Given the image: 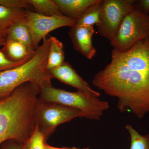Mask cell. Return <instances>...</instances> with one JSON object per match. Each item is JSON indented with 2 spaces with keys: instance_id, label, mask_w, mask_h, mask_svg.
<instances>
[{
  "instance_id": "8fae6325",
  "label": "cell",
  "mask_w": 149,
  "mask_h": 149,
  "mask_svg": "<svg viewBox=\"0 0 149 149\" xmlns=\"http://www.w3.org/2000/svg\"><path fill=\"white\" fill-rule=\"evenodd\" d=\"M0 51L9 60L21 62L29 60L34 56V52L29 51L26 46L16 40L6 38L4 44Z\"/></svg>"
},
{
  "instance_id": "52a82bcc",
  "label": "cell",
  "mask_w": 149,
  "mask_h": 149,
  "mask_svg": "<svg viewBox=\"0 0 149 149\" xmlns=\"http://www.w3.org/2000/svg\"><path fill=\"white\" fill-rule=\"evenodd\" d=\"M136 0H102L98 32L111 42L125 16L136 8Z\"/></svg>"
},
{
  "instance_id": "30bf717a",
  "label": "cell",
  "mask_w": 149,
  "mask_h": 149,
  "mask_svg": "<svg viewBox=\"0 0 149 149\" xmlns=\"http://www.w3.org/2000/svg\"><path fill=\"white\" fill-rule=\"evenodd\" d=\"M94 32L93 27L76 24L70 27L69 32L74 49L88 59L93 58L96 52L92 43Z\"/></svg>"
},
{
  "instance_id": "7a4b0ae2",
  "label": "cell",
  "mask_w": 149,
  "mask_h": 149,
  "mask_svg": "<svg viewBox=\"0 0 149 149\" xmlns=\"http://www.w3.org/2000/svg\"><path fill=\"white\" fill-rule=\"evenodd\" d=\"M41 90L26 82L0 100V145L9 140L24 144L35 127V110Z\"/></svg>"
},
{
  "instance_id": "9c48e42d",
  "label": "cell",
  "mask_w": 149,
  "mask_h": 149,
  "mask_svg": "<svg viewBox=\"0 0 149 149\" xmlns=\"http://www.w3.org/2000/svg\"><path fill=\"white\" fill-rule=\"evenodd\" d=\"M48 71L52 78H56L62 83L74 87L78 91L85 92L97 97L100 96V93L91 88L68 62L64 61L59 66Z\"/></svg>"
},
{
  "instance_id": "2e32d148",
  "label": "cell",
  "mask_w": 149,
  "mask_h": 149,
  "mask_svg": "<svg viewBox=\"0 0 149 149\" xmlns=\"http://www.w3.org/2000/svg\"><path fill=\"white\" fill-rule=\"evenodd\" d=\"M25 1L39 14L48 16L64 15L54 0H25Z\"/></svg>"
},
{
  "instance_id": "6da1fadb",
  "label": "cell",
  "mask_w": 149,
  "mask_h": 149,
  "mask_svg": "<svg viewBox=\"0 0 149 149\" xmlns=\"http://www.w3.org/2000/svg\"><path fill=\"white\" fill-rule=\"evenodd\" d=\"M92 83L117 99L120 112L143 118L149 113V36L125 52L113 49L110 62L96 73Z\"/></svg>"
},
{
  "instance_id": "7402d4cb",
  "label": "cell",
  "mask_w": 149,
  "mask_h": 149,
  "mask_svg": "<svg viewBox=\"0 0 149 149\" xmlns=\"http://www.w3.org/2000/svg\"><path fill=\"white\" fill-rule=\"evenodd\" d=\"M0 149H23V144L13 140H9L2 144Z\"/></svg>"
},
{
  "instance_id": "4fadbf2b",
  "label": "cell",
  "mask_w": 149,
  "mask_h": 149,
  "mask_svg": "<svg viewBox=\"0 0 149 149\" xmlns=\"http://www.w3.org/2000/svg\"><path fill=\"white\" fill-rule=\"evenodd\" d=\"M25 19V18H24ZM10 38L21 43L31 52L37 49L31 32L24 19L11 26L6 31V38Z\"/></svg>"
},
{
  "instance_id": "ba28073f",
  "label": "cell",
  "mask_w": 149,
  "mask_h": 149,
  "mask_svg": "<svg viewBox=\"0 0 149 149\" xmlns=\"http://www.w3.org/2000/svg\"><path fill=\"white\" fill-rule=\"evenodd\" d=\"M25 22L32 34L36 48L50 32L62 27H72L77 20L65 15L48 16L26 10Z\"/></svg>"
},
{
  "instance_id": "603a6c76",
  "label": "cell",
  "mask_w": 149,
  "mask_h": 149,
  "mask_svg": "<svg viewBox=\"0 0 149 149\" xmlns=\"http://www.w3.org/2000/svg\"><path fill=\"white\" fill-rule=\"evenodd\" d=\"M136 8L143 13L149 15V0H141L136 4Z\"/></svg>"
},
{
  "instance_id": "44dd1931",
  "label": "cell",
  "mask_w": 149,
  "mask_h": 149,
  "mask_svg": "<svg viewBox=\"0 0 149 149\" xmlns=\"http://www.w3.org/2000/svg\"><path fill=\"white\" fill-rule=\"evenodd\" d=\"M27 61L21 62L10 61L8 59L4 54L0 51V72L17 67Z\"/></svg>"
},
{
  "instance_id": "ac0fdd59",
  "label": "cell",
  "mask_w": 149,
  "mask_h": 149,
  "mask_svg": "<svg viewBox=\"0 0 149 149\" xmlns=\"http://www.w3.org/2000/svg\"><path fill=\"white\" fill-rule=\"evenodd\" d=\"M125 129L130 136V149H149V134L142 135L130 125H126Z\"/></svg>"
},
{
  "instance_id": "5b68a950",
  "label": "cell",
  "mask_w": 149,
  "mask_h": 149,
  "mask_svg": "<svg viewBox=\"0 0 149 149\" xmlns=\"http://www.w3.org/2000/svg\"><path fill=\"white\" fill-rule=\"evenodd\" d=\"M34 116L35 126L42 133L46 142L58 125L76 118L83 117V114L78 110L44 101L39 97Z\"/></svg>"
},
{
  "instance_id": "e0dca14e",
  "label": "cell",
  "mask_w": 149,
  "mask_h": 149,
  "mask_svg": "<svg viewBox=\"0 0 149 149\" xmlns=\"http://www.w3.org/2000/svg\"><path fill=\"white\" fill-rule=\"evenodd\" d=\"M102 0L89 7L77 20L76 25L93 27L98 24L100 21Z\"/></svg>"
},
{
  "instance_id": "7c38bea8",
  "label": "cell",
  "mask_w": 149,
  "mask_h": 149,
  "mask_svg": "<svg viewBox=\"0 0 149 149\" xmlns=\"http://www.w3.org/2000/svg\"><path fill=\"white\" fill-rule=\"evenodd\" d=\"M100 0H54L63 15L77 20L91 6Z\"/></svg>"
},
{
  "instance_id": "d4e9b609",
  "label": "cell",
  "mask_w": 149,
  "mask_h": 149,
  "mask_svg": "<svg viewBox=\"0 0 149 149\" xmlns=\"http://www.w3.org/2000/svg\"><path fill=\"white\" fill-rule=\"evenodd\" d=\"M6 39V31L0 28V47H3Z\"/></svg>"
},
{
  "instance_id": "5bb4252c",
  "label": "cell",
  "mask_w": 149,
  "mask_h": 149,
  "mask_svg": "<svg viewBox=\"0 0 149 149\" xmlns=\"http://www.w3.org/2000/svg\"><path fill=\"white\" fill-rule=\"evenodd\" d=\"M26 16V10L6 7L0 5V28L7 29L23 20Z\"/></svg>"
},
{
  "instance_id": "277c9868",
  "label": "cell",
  "mask_w": 149,
  "mask_h": 149,
  "mask_svg": "<svg viewBox=\"0 0 149 149\" xmlns=\"http://www.w3.org/2000/svg\"><path fill=\"white\" fill-rule=\"evenodd\" d=\"M40 97L44 101L80 111L83 118L92 120H100L104 112L109 107L108 102L85 92H70L54 88L52 85L42 89Z\"/></svg>"
},
{
  "instance_id": "8992f818",
  "label": "cell",
  "mask_w": 149,
  "mask_h": 149,
  "mask_svg": "<svg viewBox=\"0 0 149 149\" xmlns=\"http://www.w3.org/2000/svg\"><path fill=\"white\" fill-rule=\"evenodd\" d=\"M148 36L149 15L136 8L123 19L111 45L114 49L124 52Z\"/></svg>"
},
{
  "instance_id": "d6986e66",
  "label": "cell",
  "mask_w": 149,
  "mask_h": 149,
  "mask_svg": "<svg viewBox=\"0 0 149 149\" xmlns=\"http://www.w3.org/2000/svg\"><path fill=\"white\" fill-rule=\"evenodd\" d=\"M45 137L37 126L30 138L23 145V149H44V144L46 143Z\"/></svg>"
},
{
  "instance_id": "3957f363",
  "label": "cell",
  "mask_w": 149,
  "mask_h": 149,
  "mask_svg": "<svg viewBox=\"0 0 149 149\" xmlns=\"http://www.w3.org/2000/svg\"><path fill=\"white\" fill-rule=\"evenodd\" d=\"M50 39L45 38L30 59L19 66L0 72V100L23 83L30 82L41 90L52 86V79L47 69Z\"/></svg>"
},
{
  "instance_id": "9a60e30c",
  "label": "cell",
  "mask_w": 149,
  "mask_h": 149,
  "mask_svg": "<svg viewBox=\"0 0 149 149\" xmlns=\"http://www.w3.org/2000/svg\"><path fill=\"white\" fill-rule=\"evenodd\" d=\"M50 46L47 65L48 70L59 66L65 61L63 44L56 37H50Z\"/></svg>"
},
{
  "instance_id": "cb8c5ba5",
  "label": "cell",
  "mask_w": 149,
  "mask_h": 149,
  "mask_svg": "<svg viewBox=\"0 0 149 149\" xmlns=\"http://www.w3.org/2000/svg\"><path fill=\"white\" fill-rule=\"evenodd\" d=\"M44 149H90V148L87 147V148H82L74 147H71V148H69V147H63V148H57V147L52 146L46 142L44 144Z\"/></svg>"
},
{
  "instance_id": "ffe728a7",
  "label": "cell",
  "mask_w": 149,
  "mask_h": 149,
  "mask_svg": "<svg viewBox=\"0 0 149 149\" xmlns=\"http://www.w3.org/2000/svg\"><path fill=\"white\" fill-rule=\"evenodd\" d=\"M0 5L12 8L26 9L27 10L32 8L25 0H0Z\"/></svg>"
}]
</instances>
